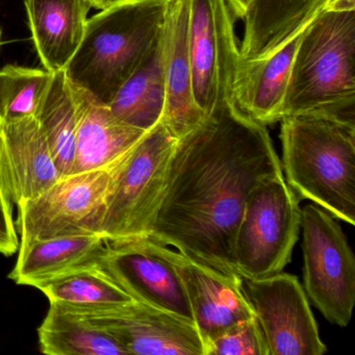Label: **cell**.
I'll use <instances>...</instances> for the list:
<instances>
[{"label":"cell","mask_w":355,"mask_h":355,"mask_svg":"<svg viewBox=\"0 0 355 355\" xmlns=\"http://www.w3.org/2000/svg\"><path fill=\"white\" fill-rule=\"evenodd\" d=\"M53 76L45 69L17 65L0 69V120L37 117Z\"/></svg>","instance_id":"obj_25"},{"label":"cell","mask_w":355,"mask_h":355,"mask_svg":"<svg viewBox=\"0 0 355 355\" xmlns=\"http://www.w3.org/2000/svg\"><path fill=\"white\" fill-rule=\"evenodd\" d=\"M165 105V76L159 38L146 59L122 85L109 107L118 119L148 132L163 119Z\"/></svg>","instance_id":"obj_21"},{"label":"cell","mask_w":355,"mask_h":355,"mask_svg":"<svg viewBox=\"0 0 355 355\" xmlns=\"http://www.w3.org/2000/svg\"><path fill=\"white\" fill-rule=\"evenodd\" d=\"M1 37H3V30H1V26H0V46H1Z\"/></svg>","instance_id":"obj_30"},{"label":"cell","mask_w":355,"mask_h":355,"mask_svg":"<svg viewBox=\"0 0 355 355\" xmlns=\"http://www.w3.org/2000/svg\"><path fill=\"white\" fill-rule=\"evenodd\" d=\"M90 1L92 3V7L95 9L103 10L116 5V3H121L124 0H90Z\"/></svg>","instance_id":"obj_29"},{"label":"cell","mask_w":355,"mask_h":355,"mask_svg":"<svg viewBox=\"0 0 355 355\" xmlns=\"http://www.w3.org/2000/svg\"><path fill=\"white\" fill-rule=\"evenodd\" d=\"M207 355H269L257 318L239 322L209 340Z\"/></svg>","instance_id":"obj_26"},{"label":"cell","mask_w":355,"mask_h":355,"mask_svg":"<svg viewBox=\"0 0 355 355\" xmlns=\"http://www.w3.org/2000/svg\"><path fill=\"white\" fill-rule=\"evenodd\" d=\"M36 118L61 176L73 173L80 107L64 70L53 73Z\"/></svg>","instance_id":"obj_23"},{"label":"cell","mask_w":355,"mask_h":355,"mask_svg":"<svg viewBox=\"0 0 355 355\" xmlns=\"http://www.w3.org/2000/svg\"><path fill=\"white\" fill-rule=\"evenodd\" d=\"M236 19L226 0H190L193 92L207 116L234 99V78L241 59Z\"/></svg>","instance_id":"obj_8"},{"label":"cell","mask_w":355,"mask_h":355,"mask_svg":"<svg viewBox=\"0 0 355 355\" xmlns=\"http://www.w3.org/2000/svg\"><path fill=\"white\" fill-rule=\"evenodd\" d=\"M74 313L113 336L128 355H205L193 322L144 303Z\"/></svg>","instance_id":"obj_11"},{"label":"cell","mask_w":355,"mask_h":355,"mask_svg":"<svg viewBox=\"0 0 355 355\" xmlns=\"http://www.w3.org/2000/svg\"><path fill=\"white\" fill-rule=\"evenodd\" d=\"M107 249L101 234H74L20 242L9 277L21 286H41L97 265Z\"/></svg>","instance_id":"obj_17"},{"label":"cell","mask_w":355,"mask_h":355,"mask_svg":"<svg viewBox=\"0 0 355 355\" xmlns=\"http://www.w3.org/2000/svg\"><path fill=\"white\" fill-rule=\"evenodd\" d=\"M226 1L230 5V9H232V13H234L236 19L244 18L251 3V0H226Z\"/></svg>","instance_id":"obj_28"},{"label":"cell","mask_w":355,"mask_h":355,"mask_svg":"<svg viewBox=\"0 0 355 355\" xmlns=\"http://www.w3.org/2000/svg\"><path fill=\"white\" fill-rule=\"evenodd\" d=\"M282 174L267 126L234 99L225 101L178 139L146 238L241 277L232 243L245 203L261 182Z\"/></svg>","instance_id":"obj_1"},{"label":"cell","mask_w":355,"mask_h":355,"mask_svg":"<svg viewBox=\"0 0 355 355\" xmlns=\"http://www.w3.org/2000/svg\"><path fill=\"white\" fill-rule=\"evenodd\" d=\"M168 0H124L88 18L66 66L72 86L109 105L161 38Z\"/></svg>","instance_id":"obj_3"},{"label":"cell","mask_w":355,"mask_h":355,"mask_svg":"<svg viewBox=\"0 0 355 355\" xmlns=\"http://www.w3.org/2000/svg\"><path fill=\"white\" fill-rule=\"evenodd\" d=\"M107 182V169L72 173L22 201L18 205L20 242L99 234Z\"/></svg>","instance_id":"obj_9"},{"label":"cell","mask_w":355,"mask_h":355,"mask_svg":"<svg viewBox=\"0 0 355 355\" xmlns=\"http://www.w3.org/2000/svg\"><path fill=\"white\" fill-rule=\"evenodd\" d=\"M304 286L330 323L346 327L355 302V259L340 224L315 203L301 209Z\"/></svg>","instance_id":"obj_7"},{"label":"cell","mask_w":355,"mask_h":355,"mask_svg":"<svg viewBox=\"0 0 355 355\" xmlns=\"http://www.w3.org/2000/svg\"><path fill=\"white\" fill-rule=\"evenodd\" d=\"M189 21L190 0H168L161 37L166 87L165 111L162 120L178 139L207 118L197 105L193 92Z\"/></svg>","instance_id":"obj_16"},{"label":"cell","mask_w":355,"mask_h":355,"mask_svg":"<svg viewBox=\"0 0 355 355\" xmlns=\"http://www.w3.org/2000/svg\"><path fill=\"white\" fill-rule=\"evenodd\" d=\"M98 265L137 302L194 323L180 275L174 266L155 250L148 239L107 241Z\"/></svg>","instance_id":"obj_12"},{"label":"cell","mask_w":355,"mask_h":355,"mask_svg":"<svg viewBox=\"0 0 355 355\" xmlns=\"http://www.w3.org/2000/svg\"><path fill=\"white\" fill-rule=\"evenodd\" d=\"M14 205L8 198L0 182V253L10 257L19 249L17 224L14 220Z\"/></svg>","instance_id":"obj_27"},{"label":"cell","mask_w":355,"mask_h":355,"mask_svg":"<svg viewBox=\"0 0 355 355\" xmlns=\"http://www.w3.org/2000/svg\"><path fill=\"white\" fill-rule=\"evenodd\" d=\"M61 178L36 117L0 120V182L19 205Z\"/></svg>","instance_id":"obj_15"},{"label":"cell","mask_w":355,"mask_h":355,"mask_svg":"<svg viewBox=\"0 0 355 355\" xmlns=\"http://www.w3.org/2000/svg\"><path fill=\"white\" fill-rule=\"evenodd\" d=\"M334 0H251L245 14L240 61L263 59L313 12Z\"/></svg>","instance_id":"obj_20"},{"label":"cell","mask_w":355,"mask_h":355,"mask_svg":"<svg viewBox=\"0 0 355 355\" xmlns=\"http://www.w3.org/2000/svg\"><path fill=\"white\" fill-rule=\"evenodd\" d=\"M147 239L180 275L195 325L205 342V355L209 340L230 326L254 317L242 278L218 271L172 247Z\"/></svg>","instance_id":"obj_13"},{"label":"cell","mask_w":355,"mask_h":355,"mask_svg":"<svg viewBox=\"0 0 355 355\" xmlns=\"http://www.w3.org/2000/svg\"><path fill=\"white\" fill-rule=\"evenodd\" d=\"M33 42L41 64L51 73L63 71L78 51L90 0H26Z\"/></svg>","instance_id":"obj_18"},{"label":"cell","mask_w":355,"mask_h":355,"mask_svg":"<svg viewBox=\"0 0 355 355\" xmlns=\"http://www.w3.org/2000/svg\"><path fill=\"white\" fill-rule=\"evenodd\" d=\"M72 88L80 107L73 173L107 169L147 132L128 125L112 113L109 105L96 103L84 91Z\"/></svg>","instance_id":"obj_19"},{"label":"cell","mask_w":355,"mask_h":355,"mask_svg":"<svg viewBox=\"0 0 355 355\" xmlns=\"http://www.w3.org/2000/svg\"><path fill=\"white\" fill-rule=\"evenodd\" d=\"M354 55L355 5L336 0L299 43L284 117L320 115L355 123Z\"/></svg>","instance_id":"obj_2"},{"label":"cell","mask_w":355,"mask_h":355,"mask_svg":"<svg viewBox=\"0 0 355 355\" xmlns=\"http://www.w3.org/2000/svg\"><path fill=\"white\" fill-rule=\"evenodd\" d=\"M332 3L313 12L267 57L239 62L234 83V99L249 117L266 126L282 121L284 99L299 43L309 26Z\"/></svg>","instance_id":"obj_14"},{"label":"cell","mask_w":355,"mask_h":355,"mask_svg":"<svg viewBox=\"0 0 355 355\" xmlns=\"http://www.w3.org/2000/svg\"><path fill=\"white\" fill-rule=\"evenodd\" d=\"M39 290L49 302L72 313L111 309L136 301L98 263L49 282Z\"/></svg>","instance_id":"obj_24"},{"label":"cell","mask_w":355,"mask_h":355,"mask_svg":"<svg viewBox=\"0 0 355 355\" xmlns=\"http://www.w3.org/2000/svg\"><path fill=\"white\" fill-rule=\"evenodd\" d=\"M38 328L41 352L49 355H128L107 332L87 318L49 302Z\"/></svg>","instance_id":"obj_22"},{"label":"cell","mask_w":355,"mask_h":355,"mask_svg":"<svg viewBox=\"0 0 355 355\" xmlns=\"http://www.w3.org/2000/svg\"><path fill=\"white\" fill-rule=\"evenodd\" d=\"M245 294L267 343L269 355H322V340L309 298L298 278L278 273L243 279Z\"/></svg>","instance_id":"obj_10"},{"label":"cell","mask_w":355,"mask_h":355,"mask_svg":"<svg viewBox=\"0 0 355 355\" xmlns=\"http://www.w3.org/2000/svg\"><path fill=\"white\" fill-rule=\"evenodd\" d=\"M282 169L298 198L355 224V123L320 115L282 119Z\"/></svg>","instance_id":"obj_4"},{"label":"cell","mask_w":355,"mask_h":355,"mask_svg":"<svg viewBox=\"0 0 355 355\" xmlns=\"http://www.w3.org/2000/svg\"><path fill=\"white\" fill-rule=\"evenodd\" d=\"M178 138L163 120L107 168L99 234L105 241L146 238L167 182Z\"/></svg>","instance_id":"obj_5"},{"label":"cell","mask_w":355,"mask_h":355,"mask_svg":"<svg viewBox=\"0 0 355 355\" xmlns=\"http://www.w3.org/2000/svg\"><path fill=\"white\" fill-rule=\"evenodd\" d=\"M301 230L300 199L284 174L261 182L249 195L232 243L242 279L282 272L291 261Z\"/></svg>","instance_id":"obj_6"}]
</instances>
